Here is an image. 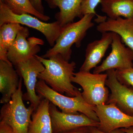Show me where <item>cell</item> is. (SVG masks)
<instances>
[{
    "label": "cell",
    "mask_w": 133,
    "mask_h": 133,
    "mask_svg": "<svg viewBox=\"0 0 133 133\" xmlns=\"http://www.w3.org/2000/svg\"><path fill=\"white\" fill-rule=\"evenodd\" d=\"M116 77L121 84L133 87V67L123 70H116Z\"/></svg>",
    "instance_id": "22"
},
{
    "label": "cell",
    "mask_w": 133,
    "mask_h": 133,
    "mask_svg": "<svg viewBox=\"0 0 133 133\" xmlns=\"http://www.w3.org/2000/svg\"><path fill=\"white\" fill-rule=\"evenodd\" d=\"M95 16L93 14H87L78 21L63 27L55 45L41 57L48 58L53 55L59 54L65 60L69 62L72 52V46L75 44L77 48L81 46V42L87 31L94 25L92 20Z\"/></svg>",
    "instance_id": "2"
},
{
    "label": "cell",
    "mask_w": 133,
    "mask_h": 133,
    "mask_svg": "<svg viewBox=\"0 0 133 133\" xmlns=\"http://www.w3.org/2000/svg\"><path fill=\"white\" fill-rule=\"evenodd\" d=\"M23 28L21 24L14 23H5L0 26V60L12 64L8 59V51L18 32Z\"/></svg>",
    "instance_id": "19"
},
{
    "label": "cell",
    "mask_w": 133,
    "mask_h": 133,
    "mask_svg": "<svg viewBox=\"0 0 133 133\" xmlns=\"http://www.w3.org/2000/svg\"><path fill=\"white\" fill-rule=\"evenodd\" d=\"M112 42L111 32L102 33L101 38L88 44L86 49L85 59L79 71L90 72L101 61Z\"/></svg>",
    "instance_id": "13"
},
{
    "label": "cell",
    "mask_w": 133,
    "mask_h": 133,
    "mask_svg": "<svg viewBox=\"0 0 133 133\" xmlns=\"http://www.w3.org/2000/svg\"><path fill=\"white\" fill-rule=\"evenodd\" d=\"M106 85L111 91L106 104L115 105L126 114L133 116V87L121 84L116 77V70L106 71Z\"/></svg>",
    "instance_id": "11"
},
{
    "label": "cell",
    "mask_w": 133,
    "mask_h": 133,
    "mask_svg": "<svg viewBox=\"0 0 133 133\" xmlns=\"http://www.w3.org/2000/svg\"><path fill=\"white\" fill-rule=\"evenodd\" d=\"M36 90L38 96L42 98L47 99L63 112L73 114L81 113L90 118L99 122L94 111V107L85 102L80 91L74 97L65 96L52 90L41 79L37 83Z\"/></svg>",
    "instance_id": "3"
},
{
    "label": "cell",
    "mask_w": 133,
    "mask_h": 133,
    "mask_svg": "<svg viewBox=\"0 0 133 133\" xmlns=\"http://www.w3.org/2000/svg\"><path fill=\"white\" fill-rule=\"evenodd\" d=\"M101 10L108 18H133V0H101Z\"/></svg>",
    "instance_id": "18"
},
{
    "label": "cell",
    "mask_w": 133,
    "mask_h": 133,
    "mask_svg": "<svg viewBox=\"0 0 133 133\" xmlns=\"http://www.w3.org/2000/svg\"><path fill=\"white\" fill-rule=\"evenodd\" d=\"M30 15L16 14L0 0V26L5 23H14L32 28L42 33L52 48L62 32L63 27L57 22L47 23Z\"/></svg>",
    "instance_id": "5"
},
{
    "label": "cell",
    "mask_w": 133,
    "mask_h": 133,
    "mask_svg": "<svg viewBox=\"0 0 133 133\" xmlns=\"http://www.w3.org/2000/svg\"><path fill=\"white\" fill-rule=\"evenodd\" d=\"M91 127H82L61 133H91Z\"/></svg>",
    "instance_id": "24"
},
{
    "label": "cell",
    "mask_w": 133,
    "mask_h": 133,
    "mask_svg": "<svg viewBox=\"0 0 133 133\" xmlns=\"http://www.w3.org/2000/svg\"><path fill=\"white\" fill-rule=\"evenodd\" d=\"M94 111L99 119V130L109 133L118 129L133 126V116L120 110L114 104H104L94 107Z\"/></svg>",
    "instance_id": "10"
},
{
    "label": "cell",
    "mask_w": 133,
    "mask_h": 133,
    "mask_svg": "<svg viewBox=\"0 0 133 133\" xmlns=\"http://www.w3.org/2000/svg\"><path fill=\"white\" fill-rule=\"evenodd\" d=\"M121 129L122 131L125 132L126 133H133V126L128 128Z\"/></svg>",
    "instance_id": "27"
},
{
    "label": "cell",
    "mask_w": 133,
    "mask_h": 133,
    "mask_svg": "<svg viewBox=\"0 0 133 133\" xmlns=\"http://www.w3.org/2000/svg\"><path fill=\"white\" fill-rule=\"evenodd\" d=\"M49 112L51 119L52 133H61L82 127H96L99 122L90 118L85 115L73 114L61 112L50 102Z\"/></svg>",
    "instance_id": "12"
},
{
    "label": "cell",
    "mask_w": 133,
    "mask_h": 133,
    "mask_svg": "<svg viewBox=\"0 0 133 133\" xmlns=\"http://www.w3.org/2000/svg\"><path fill=\"white\" fill-rule=\"evenodd\" d=\"M16 71L22 78L26 87V92L23 94V101H28L35 108L38 107L42 99L37 95L36 87L39 74L45 69L44 65L36 57L34 56L24 62L15 65Z\"/></svg>",
    "instance_id": "7"
},
{
    "label": "cell",
    "mask_w": 133,
    "mask_h": 133,
    "mask_svg": "<svg viewBox=\"0 0 133 133\" xmlns=\"http://www.w3.org/2000/svg\"><path fill=\"white\" fill-rule=\"evenodd\" d=\"M0 133H15L13 129L3 121L0 122Z\"/></svg>",
    "instance_id": "25"
},
{
    "label": "cell",
    "mask_w": 133,
    "mask_h": 133,
    "mask_svg": "<svg viewBox=\"0 0 133 133\" xmlns=\"http://www.w3.org/2000/svg\"><path fill=\"white\" fill-rule=\"evenodd\" d=\"M97 30L99 32L116 33L120 36L122 41L133 51V18H122L116 19L108 18L99 24Z\"/></svg>",
    "instance_id": "14"
},
{
    "label": "cell",
    "mask_w": 133,
    "mask_h": 133,
    "mask_svg": "<svg viewBox=\"0 0 133 133\" xmlns=\"http://www.w3.org/2000/svg\"><path fill=\"white\" fill-rule=\"evenodd\" d=\"M50 8H59V12L55 15L56 21L62 27L74 22L76 17L80 19L81 4L84 0H45Z\"/></svg>",
    "instance_id": "16"
},
{
    "label": "cell",
    "mask_w": 133,
    "mask_h": 133,
    "mask_svg": "<svg viewBox=\"0 0 133 133\" xmlns=\"http://www.w3.org/2000/svg\"><path fill=\"white\" fill-rule=\"evenodd\" d=\"M29 31L27 27L19 30L7 54L9 61L14 66L35 56L41 51L40 45L44 44L42 39L35 37H29Z\"/></svg>",
    "instance_id": "8"
},
{
    "label": "cell",
    "mask_w": 133,
    "mask_h": 133,
    "mask_svg": "<svg viewBox=\"0 0 133 133\" xmlns=\"http://www.w3.org/2000/svg\"><path fill=\"white\" fill-rule=\"evenodd\" d=\"M101 0H84L81 4V13L83 16L87 14H93L97 16V18L95 19L96 22L101 23L107 19V16L99 15L96 14L95 8L99 3H100Z\"/></svg>",
    "instance_id": "21"
},
{
    "label": "cell",
    "mask_w": 133,
    "mask_h": 133,
    "mask_svg": "<svg viewBox=\"0 0 133 133\" xmlns=\"http://www.w3.org/2000/svg\"><path fill=\"white\" fill-rule=\"evenodd\" d=\"M44 65L45 69L38 75L39 79L43 80L54 91L67 96L74 97L80 92L72 84L76 64L65 60L59 54L44 58L35 56Z\"/></svg>",
    "instance_id": "1"
},
{
    "label": "cell",
    "mask_w": 133,
    "mask_h": 133,
    "mask_svg": "<svg viewBox=\"0 0 133 133\" xmlns=\"http://www.w3.org/2000/svg\"><path fill=\"white\" fill-rule=\"evenodd\" d=\"M107 77L106 73L92 74L79 71L74 73L71 81L83 88L81 94L85 102L95 107L106 104L108 100L109 91L105 84Z\"/></svg>",
    "instance_id": "6"
},
{
    "label": "cell",
    "mask_w": 133,
    "mask_h": 133,
    "mask_svg": "<svg viewBox=\"0 0 133 133\" xmlns=\"http://www.w3.org/2000/svg\"><path fill=\"white\" fill-rule=\"evenodd\" d=\"M15 14L17 15L28 14L33 15L43 22L48 21L50 17L42 14L35 9L30 0H1Z\"/></svg>",
    "instance_id": "20"
},
{
    "label": "cell",
    "mask_w": 133,
    "mask_h": 133,
    "mask_svg": "<svg viewBox=\"0 0 133 133\" xmlns=\"http://www.w3.org/2000/svg\"><path fill=\"white\" fill-rule=\"evenodd\" d=\"M30 1L36 10L42 14L44 15V9L42 3V0H30Z\"/></svg>",
    "instance_id": "23"
},
{
    "label": "cell",
    "mask_w": 133,
    "mask_h": 133,
    "mask_svg": "<svg viewBox=\"0 0 133 133\" xmlns=\"http://www.w3.org/2000/svg\"><path fill=\"white\" fill-rule=\"evenodd\" d=\"M50 101L42 98L31 115L28 133H53L49 112Z\"/></svg>",
    "instance_id": "17"
},
{
    "label": "cell",
    "mask_w": 133,
    "mask_h": 133,
    "mask_svg": "<svg viewBox=\"0 0 133 133\" xmlns=\"http://www.w3.org/2000/svg\"><path fill=\"white\" fill-rule=\"evenodd\" d=\"M20 77L13 65L0 60V92L1 104L9 102L18 89Z\"/></svg>",
    "instance_id": "15"
},
{
    "label": "cell",
    "mask_w": 133,
    "mask_h": 133,
    "mask_svg": "<svg viewBox=\"0 0 133 133\" xmlns=\"http://www.w3.org/2000/svg\"><path fill=\"white\" fill-rule=\"evenodd\" d=\"M91 133H108L105 132L100 131L96 127H91ZM109 133H126L125 132L122 131L121 129H118L112 131L111 132Z\"/></svg>",
    "instance_id": "26"
},
{
    "label": "cell",
    "mask_w": 133,
    "mask_h": 133,
    "mask_svg": "<svg viewBox=\"0 0 133 133\" xmlns=\"http://www.w3.org/2000/svg\"><path fill=\"white\" fill-rule=\"evenodd\" d=\"M23 79L20 77L19 87L9 102L4 104L0 111V119L10 126L15 133H28L29 127L35 108H26L23 99Z\"/></svg>",
    "instance_id": "4"
},
{
    "label": "cell",
    "mask_w": 133,
    "mask_h": 133,
    "mask_svg": "<svg viewBox=\"0 0 133 133\" xmlns=\"http://www.w3.org/2000/svg\"><path fill=\"white\" fill-rule=\"evenodd\" d=\"M111 51L102 64L94 68L93 73L99 74L110 69L123 70L133 67V51L126 47L120 36L112 33Z\"/></svg>",
    "instance_id": "9"
}]
</instances>
